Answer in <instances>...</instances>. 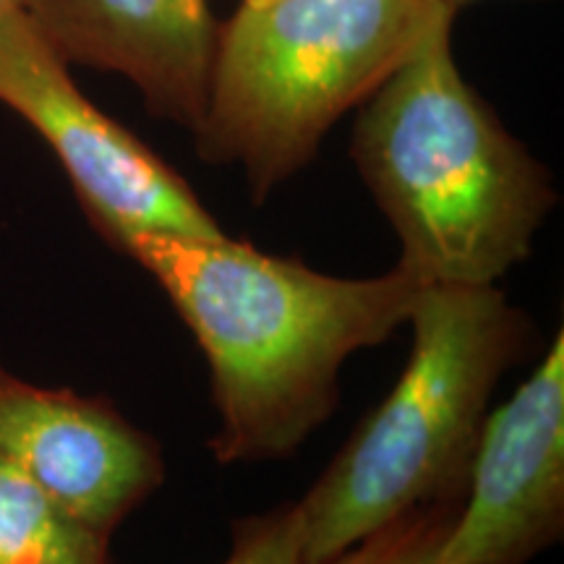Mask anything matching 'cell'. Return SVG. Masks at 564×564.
Returning <instances> with one entry per match:
<instances>
[{
	"label": "cell",
	"mask_w": 564,
	"mask_h": 564,
	"mask_svg": "<svg viewBox=\"0 0 564 564\" xmlns=\"http://www.w3.org/2000/svg\"><path fill=\"white\" fill-rule=\"evenodd\" d=\"M453 13L361 105L350 154L423 285H497L556 204L528 152L453 53Z\"/></svg>",
	"instance_id": "cell-2"
},
{
	"label": "cell",
	"mask_w": 564,
	"mask_h": 564,
	"mask_svg": "<svg viewBox=\"0 0 564 564\" xmlns=\"http://www.w3.org/2000/svg\"><path fill=\"white\" fill-rule=\"evenodd\" d=\"M21 11L68 66L126 76L152 116L196 131L220 34L207 0H21Z\"/></svg>",
	"instance_id": "cell-8"
},
{
	"label": "cell",
	"mask_w": 564,
	"mask_h": 564,
	"mask_svg": "<svg viewBox=\"0 0 564 564\" xmlns=\"http://www.w3.org/2000/svg\"><path fill=\"white\" fill-rule=\"evenodd\" d=\"M463 499L415 507L327 564H440Z\"/></svg>",
	"instance_id": "cell-10"
},
{
	"label": "cell",
	"mask_w": 564,
	"mask_h": 564,
	"mask_svg": "<svg viewBox=\"0 0 564 564\" xmlns=\"http://www.w3.org/2000/svg\"><path fill=\"white\" fill-rule=\"evenodd\" d=\"M0 105L51 147L91 228L116 251L139 232H225L160 154L76 87L21 9L0 13Z\"/></svg>",
	"instance_id": "cell-5"
},
{
	"label": "cell",
	"mask_w": 564,
	"mask_h": 564,
	"mask_svg": "<svg viewBox=\"0 0 564 564\" xmlns=\"http://www.w3.org/2000/svg\"><path fill=\"white\" fill-rule=\"evenodd\" d=\"M118 251L152 274L207 358L220 465L291 457L335 413L345 361L408 324L423 288L400 264L337 278L228 232H139Z\"/></svg>",
	"instance_id": "cell-1"
},
{
	"label": "cell",
	"mask_w": 564,
	"mask_h": 564,
	"mask_svg": "<svg viewBox=\"0 0 564 564\" xmlns=\"http://www.w3.org/2000/svg\"><path fill=\"white\" fill-rule=\"evenodd\" d=\"M0 457L105 539L165 481L158 440L110 400L34 384L3 361Z\"/></svg>",
	"instance_id": "cell-7"
},
{
	"label": "cell",
	"mask_w": 564,
	"mask_h": 564,
	"mask_svg": "<svg viewBox=\"0 0 564 564\" xmlns=\"http://www.w3.org/2000/svg\"><path fill=\"white\" fill-rule=\"evenodd\" d=\"M13 9H21V0H0V13L13 11Z\"/></svg>",
	"instance_id": "cell-13"
},
{
	"label": "cell",
	"mask_w": 564,
	"mask_h": 564,
	"mask_svg": "<svg viewBox=\"0 0 564 564\" xmlns=\"http://www.w3.org/2000/svg\"><path fill=\"white\" fill-rule=\"evenodd\" d=\"M0 564H116L110 539L0 457Z\"/></svg>",
	"instance_id": "cell-9"
},
{
	"label": "cell",
	"mask_w": 564,
	"mask_h": 564,
	"mask_svg": "<svg viewBox=\"0 0 564 564\" xmlns=\"http://www.w3.org/2000/svg\"><path fill=\"white\" fill-rule=\"evenodd\" d=\"M223 564H303L299 505L285 502L238 520Z\"/></svg>",
	"instance_id": "cell-11"
},
{
	"label": "cell",
	"mask_w": 564,
	"mask_h": 564,
	"mask_svg": "<svg viewBox=\"0 0 564 564\" xmlns=\"http://www.w3.org/2000/svg\"><path fill=\"white\" fill-rule=\"evenodd\" d=\"M411 356L301 499L303 564H327L415 507L463 499L499 379L535 327L497 285H423Z\"/></svg>",
	"instance_id": "cell-3"
},
{
	"label": "cell",
	"mask_w": 564,
	"mask_h": 564,
	"mask_svg": "<svg viewBox=\"0 0 564 564\" xmlns=\"http://www.w3.org/2000/svg\"><path fill=\"white\" fill-rule=\"evenodd\" d=\"M564 531V335L486 415L440 564H528Z\"/></svg>",
	"instance_id": "cell-6"
},
{
	"label": "cell",
	"mask_w": 564,
	"mask_h": 564,
	"mask_svg": "<svg viewBox=\"0 0 564 564\" xmlns=\"http://www.w3.org/2000/svg\"><path fill=\"white\" fill-rule=\"evenodd\" d=\"M442 3L447 6V9L453 11V13H457V11L463 9V6H468V3H476V0H442Z\"/></svg>",
	"instance_id": "cell-12"
},
{
	"label": "cell",
	"mask_w": 564,
	"mask_h": 564,
	"mask_svg": "<svg viewBox=\"0 0 564 564\" xmlns=\"http://www.w3.org/2000/svg\"><path fill=\"white\" fill-rule=\"evenodd\" d=\"M447 13L442 0H243L217 34L196 154L241 167L262 204Z\"/></svg>",
	"instance_id": "cell-4"
}]
</instances>
